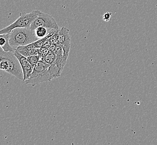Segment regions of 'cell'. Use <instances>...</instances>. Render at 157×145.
Returning <instances> with one entry per match:
<instances>
[{"label":"cell","instance_id":"cell-12","mask_svg":"<svg viewBox=\"0 0 157 145\" xmlns=\"http://www.w3.org/2000/svg\"><path fill=\"white\" fill-rule=\"evenodd\" d=\"M16 50V49H15ZM19 51V53L21 54H22V55L25 56L26 57H28L29 56H32V55H39V48H34L30 50L26 51L19 50H17Z\"/></svg>","mask_w":157,"mask_h":145},{"label":"cell","instance_id":"cell-1","mask_svg":"<svg viewBox=\"0 0 157 145\" xmlns=\"http://www.w3.org/2000/svg\"><path fill=\"white\" fill-rule=\"evenodd\" d=\"M0 70H4L23 81L22 68L13 52L5 51L0 52Z\"/></svg>","mask_w":157,"mask_h":145},{"label":"cell","instance_id":"cell-7","mask_svg":"<svg viewBox=\"0 0 157 145\" xmlns=\"http://www.w3.org/2000/svg\"><path fill=\"white\" fill-rule=\"evenodd\" d=\"M9 37L10 33L0 34V47H2L5 51L14 52L15 49L10 44Z\"/></svg>","mask_w":157,"mask_h":145},{"label":"cell","instance_id":"cell-13","mask_svg":"<svg viewBox=\"0 0 157 145\" xmlns=\"http://www.w3.org/2000/svg\"><path fill=\"white\" fill-rule=\"evenodd\" d=\"M34 48H36L35 46V45L34 44V42L29 44L26 45H21V46H19L16 48V50H23L28 51L32 50Z\"/></svg>","mask_w":157,"mask_h":145},{"label":"cell","instance_id":"cell-8","mask_svg":"<svg viewBox=\"0 0 157 145\" xmlns=\"http://www.w3.org/2000/svg\"><path fill=\"white\" fill-rule=\"evenodd\" d=\"M15 55L16 56V58L19 60V63L21 65V66L22 68V72H23V74H24V78L26 75V66L28 63V61L27 60V57H25L22 55V54H20L18 51L15 50L13 52Z\"/></svg>","mask_w":157,"mask_h":145},{"label":"cell","instance_id":"cell-9","mask_svg":"<svg viewBox=\"0 0 157 145\" xmlns=\"http://www.w3.org/2000/svg\"><path fill=\"white\" fill-rule=\"evenodd\" d=\"M56 59V55L54 53V52L52 51H50L45 57L41 58V60L50 65L54 64Z\"/></svg>","mask_w":157,"mask_h":145},{"label":"cell","instance_id":"cell-2","mask_svg":"<svg viewBox=\"0 0 157 145\" xmlns=\"http://www.w3.org/2000/svg\"><path fill=\"white\" fill-rule=\"evenodd\" d=\"M38 39L35 30L28 28H14L10 32V44L15 49L19 46L33 43Z\"/></svg>","mask_w":157,"mask_h":145},{"label":"cell","instance_id":"cell-15","mask_svg":"<svg viewBox=\"0 0 157 145\" xmlns=\"http://www.w3.org/2000/svg\"><path fill=\"white\" fill-rule=\"evenodd\" d=\"M49 51H50V48H44V47L39 48V55L41 57V58L45 57L49 53Z\"/></svg>","mask_w":157,"mask_h":145},{"label":"cell","instance_id":"cell-4","mask_svg":"<svg viewBox=\"0 0 157 145\" xmlns=\"http://www.w3.org/2000/svg\"><path fill=\"white\" fill-rule=\"evenodd\" d=\"M40 13V11L39 10H33L28 13L25 12L20 13L19 18L15 21L5 28L0 30V34L10 33L14 28H29L32 22L36 18Z\"/></svg>","mask_w":157,"mask_h":145},{"label":"cell","instance_id":"cell-17","mask_svg":"<svg viewBox=\"0 0 157 145\" xmlns=\"http://www.w3.org/2000/svg\"><path fill=\"white\" fill-rule=\"evenodd\" d=\"M3 49H2V48L1 47H0V52H2V51H3Z\"/></svg>","mask_w":157,"mask_h":145},{"label":"cell","instance_id":"cell-5","mask_svg":"<svg viewBox=\"0 0 157 145\" xmlns=\"http://www.w3.org/2000/svg\"><path fill=\"white\" fill-rule=\"evenodd\" d=\"M38 27H44L48 29H59V26L53 17L41 11L32 22L29 28L35 30Z\"/></svg>","mask_w":157,"mask_h":145},{"label":"cell","instance_id":"cell-14","mask_svg":"<svg viewBox=\"0 0 157 145\" xmlns=\"http://www.w3.org/2000/svg\"><path fill=\"white\" fill-rule=\"evenodd\" d=\"M33 69H34V68L28 62L27 66H26V75H25L24 78L23 79V82H25L26 80L30 78V76H31L32 72L33 71Z\"/></svg>","mask_w":157,"mask_h":145},{"label":"cell","instance_id":"cell-11","mask_svg":"<svg viewBox=\"0 0 157 145\" xmlns=\"http://www.w3.org/2000/svg\"><path fill=\"white\" fill-rule=\"evenodd\" d=\"M27 60L29 63L32 65L33 68L36 65V64L41 60V57L39 55H35L27 57Z\"/></svg>","mask_w":157,"mask_h":145},{"label":"cell","instance_id":"cell-3","mask_svg":"<svg viewBox=\"0 0 157 145\" xmlns=\"http://www.w3.org/2000/svg\"><path fill=\"white\" fill-rule=\"evenodd\" d=\"M49 66L50 64L40 60L34 66L30 78L25 80V84L35 86L41 83L51 81L54 78L49 72Z\"/></svg>","mask_w":157,"mask_h":145},{"label":"cell","instance_id":"cell-6","mask_svg":"<svg viewBox=\"0 0 157 145\" xmlns=\"http://www.w3.org/2000/svg\"><path fill=\"white\" fill-rule=\"evenodd\" d=\"M69 32L68 28L66 27H62L59 29L57 35L58 44L60 45L63 49V64L64 66L66 64L71 49V37Z\"/></svg>","mask_w":157,"mask_h":145},{"label":"cell","instance_id":"cell-16","mask_svg":"<svg viewBox=\"0 0 157 145\" xmlns=\"http://www.w3.org/2000/svg\"><path fill=\"white\" fill-rule=\"evenodd\" d=\"M112 15H113L112 13H110V12H106V13H105L104 16H103V20L106 22L109 21L112 17Z\"/></svg>","mask_w":157,"mask_h":145},{"label":"cell","instance_id":"cell-10","mask_svg":"<svg viewBox=\"0 0 157 145\" xmlns=\"http://www.w3.org/2000/svg\"><path fill=\"white\" fill-rule=\"evenodd\" d=\"M48 30H50L47 28H45L44 27H38L35 30V32L36 36L39 39L45 38L48 34L49 32H48Z\"/></svg>","mask_w":157,"mask_h":145}]
</instances>
